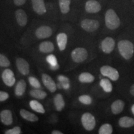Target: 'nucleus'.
<instances>
[{
    "mask_svg": "<svg viewBox=\"0 0 134 134\" xmlns=\"http://www.w3.org/2000/svg\"><path fill=\"white\" fill-rule=\"evenodd\" d=\"M118 50L121 56L125 60H130L134 53V45L128 40H122L118 42Z\"/></svg>",
    "mask_w": 134,
    "mask_h": 134,
    "instance_id": "nucleus-1",
    "label": "nucleus"
},
{
    "mask_svg": "<svg viewBox=\"0 0 134 134\" xmlns=\"http://www.w3.org/2000/svg\"><path fill=\"white\" fill-rule=\"evenodd\" d=\"M105 26L110 30L117 29L120 25V20L114 10L109 9L105 14Z\"/></svg>",
    "mask_w": 134,
    "mask_h": 134,
    "instance_id": "nucleus-2",
    "label": "nucleus"
},
{
    "mask_svg": "<svg viewBox=\"0 0 134 134\" xmlns=\"http://www.w3.org/2000/svg\"><path fill=\"white\" fill-rule=\"evenodd\" d=\"M81 123L85 129L91 131L96 126V119L91 113H86L81 116Z\"/></svg>",
    "mask_w": 134,
    "mask_h": 134,
    "instance_id": "nucleus-3",
    "label": "nucleus"
},
{
    "mask_svg": "<svg viewBox=\"0 0 134 134\" xmlns=\"http://www.w3.org/2000/svg\"><path fill=\"white\" fill-rule=\"evenodd\" d=\"M100 71L104 76L108 77L113 81H117L119 78V73L118 71L115 68L109 65L102 66L100 68Z\"/></svg>",
    "mask_w": 134,
    "mask_h": 134,
    "instance_id": "nucleus-4",
    "label": "nucleus"
},
{
    "mask_svg": "<svg viewBox=\"0 0 134 134\" xmlns=\"http://www.w3.org/2000/svg\"><path fill=\"white\" fill-rule=\"evenodd\" d=\"M88 53L85 48L82 47L76 48L72 51L71 58L76 63H81L88 58Z\"/></svg>",
    "mask_w": 134,
    "mask_h": 134,
    "instance_id": "nucleus-5",
    "label": "nucleus"
},
{
    "mask_svg": "<svg viewBox=\"0 0 134 134\" xmlns=\"http://www.w3.org/2000/svg\"><path fill=\"white\" fill-rule=\"evenodd\" d=\"M81 26L85 31L92 32L99 27V23L94 19H85L81 21Z\"/></svg>",
    "mask_w": 134,
    "mask_h": 134,
    "instance_id": "nucleus-6",
    "label": "nucleus"
},
{
    "mask_svg": "<svg viewBox=\"0 0 134 134\" xmlns=\"http://www.w3.org/2000/svg\"><path fill=\"white\" fill-rule=\"evenodd\" d=\"M2 79L6 86L11 87L15 84L16 78L13 71L10 69H5L2 73Z\"/></svg>",
    "mask_w": 134,
    "mask_h": 134,
    "instance_id": "nucleus-7",
    "label": "nucleus"
},
{
    "mask_svg": "<svg viewBox=\"0 0 134 134\" xmlns=\"http://www.w3.org/2000/svg\"><path fill=\"white\" fill-rule=\"evenodd\" d=\"M115 41L110 37H107L101 43V49L105 53H110L115 47Z\"/></svg>",
    "mask_w": 134,
    "mask_h": 134,
    "instance_id": "nucleus-8",
    "label": "nucleus"
},
{
    "mask_svg": "<svg viewBox=\"0 0 134 134\" xmlns=\"http://www.w3.org/2000/svg\"><path fill=\"white\" fill-rule=\"evenodd\" d=\"M52 35V29L49 26H41L36 31V36L39 39L48 38Z\"/></svg>",
    "mask_w": 134,
    "mask_h": 134,
    "instance_id": "nucleus-9",
    "label": "nucleus"
},
{
    "mask_svg": "<svg viewBox=\"0 0 134 134\" xmlns=\"http://www.w3.org/2000/svg\"><path fill=\"white\" fill-rule=\"evenodd\" d=\"M101 9V5L96 0H88L85 4V10L88 13H96Z\"/></svg>",
    "mask_w": 134,
    "mask_h": 134,
    "instance_id": "nucleus-10",
    "label": "nucleus"
},
{
    "mask_svg": "<svg viewBox=\"0 0 134 134\" xmlns=\"http://www.w3.org/2000/svg\"><path fill=\"white\" fill-rule=\"evenodd\" d=\"M16 66L22 75H27L29 73V65L26 60L23 58H18L16 60Z\"/></svg>",
    "mask_w": 134,
    "mask_h": 134,
    "instance_id": "nucleus-11",
    "label": "nucleus"
},
{
    "mask_svg": "<svg viewBox=\"0 0 134 134\" xmlns=\"http://www.w3.org/2000/svg\"><path fill=\"white\" fill-rule=\"evenodd\" d=\"M34 11L37 14L42 15L46 13L47 9L44 0H31Z\"/></svg>",
    "mask_w": 134,
    "mask_h": 134,
    "instance_id": "nucleus-12",
    "label": "nucleus"
},
{
    "mask_svg": "<svg viewBox=\"0 0 134 134\" xmlns=\"http://www.w3.org/2000/svg\"><path fill=\"white\" fill-rule=\"evenodd\" d=\"M42 80L44 86L48 89L51 93H54L57 90V85L52 78L47 74H43L42 76Z\"/></svg>",
    "mask_w": 134,
    "mask_h": 134,
    "instance_id": "nucleus-13",
    "label": "nucleus"
},
{
    "mask_svg": "<svg viewBox=\"0 0 134 134\" xmlns=\"http://www.w3.org/2000/svg\"><path fill=\"white\" fill-rule=\"evenodd\" d=\"M16 19L18 24L20 26L24 27L26 26L27 23V16L26 12L23 9H18L15 13Z\"/></svg>",
    "mask_w": 134,
    "mask_h": 134,
    "instance_id": "nucleus-14",
    "label": "nucleus"
},
{
    "mask_svg": "<svg viewBox=\"0 0 134 134\" xmlns=\"http://www.w3.org/2000/svg\"><path fill=\"white\" fill-rule=\"evenodd\" d=\"M0 118L3 124L10 125L12 124L13 119L12 113L9 110H4L0 113Z\"/></svg>",
    "mask_w": 134,
    "mask_h": 134,
    "instance_id": "nucleus-15",
    "label": "nucleus"
},
{
    "mask_svg": "<svg viewBox=\"0 0 134 134\" xmlns=\"http://www.w3.org/2000/svg\"><path fill=\"white\" fill-rule=\"evenodd\" d=\"M124 102L122 100L118 99L115 100L111 105V111L115 115L120 114L124 108Z\"/></svg>",
    "mask_w": 134,
    "mask_h": 134,
    "instance_id": "nucleus-16",
    "label": "nucleus"
},
{
    "mask_svg": "<svg viewBox=\"0 0 134 134\" xmlns=\"http://www.w3.org/2000/svg\"><path fill=\"white\" fill-rule=\"evenodd\" d=\"M68 37L65 33H60L57 36V42L60 51H63L66 48Z\"/></svg>",
    "mask_w": 134,
    "mask_h": 134,
    "instance_id": "nucleus-17",
    "label": "nucleus"
},
{
    "mask_svg": "<svg viewBox=\"0 0 134 134\" xmlns=\"http://www.w3.org/2000/svg\"><path fill=\"white\" fill-rule=\"evenodd\" d=\"M20 115L23 119L29 122H37L38 120V117L36 114L24 109L20 110Z\"/></svg>",
    "mask_w": 134,
    "mask_h": 134,
    "instance_id": "nucleus-18",
    "label": "nucleus"
},
{
    "mask_svg": "<svg viewBox=\"0 0 134 134\" xmlns=\"http://www.w3.org/2000/svg\"><path fill=\"white\" fill-rule=\"evenodd\" d=\"M39 50L42 53H51L54 50V45L50 41H44L39 45Z\"/></svg>",
    "mask_w": 134,
    "mask_h": 134,
    "instance_id": "nucleus-19",
    "label": "nucleus"
},
{
    "mask_svg": "<svg viewBox=\"0 0 134 134\" xmlns=\"http://www.w3.org/2000/svg\"><path fill=\"white\" fill-rule=\"evenodd\" d=\"M119 125L122 128H130L134 125V119L128 116L122 117L119 120Z\"/></svg>",
    "mask_w": 134,
    "mask_h": 134,
    "instance_id": "nucleus-20",
    "label": "nucleus"
},
{
    "mask_svg": "<svg viewBox=\"0 0 134 134\" xmlns=\"http://www.w3.org/2000/svg\"><path fill=\"white\" fill-rule=\"evenodd\" d=\"M53 102H54L55 108H56L57 111L60 112L63 109L65 104L64 99H63V97L61 94H56V96L54 97V99H53Z\"/></svg>",
    "mask_w": 134,
    "mask_h": 134,
    "instance_id": "nucleus-21",
    "label": "nucleus"
},
{
    "mask_svg": "<svg viewBox=\"0 0 134 134\" xmlns=\"http://www.w3.org/2000/svg\"><path fill=\"white\" fill-rule=\"evenodd\" d=\"M26 82L24 80H21L17 83L15 88V94L17 96H21L24 94L26 90Z\"/></svg>",
    "mask_w": 134,
    "mask_h": 134,
    "instance_id": "nucleus-22",
    "label": "nucleus"
},
{
    "mask_svg": "<svg viewBox=\"0 0 134 134\" xmlns=\"http://www.w3.org/2000/svg\"><path fill=\"white\" fill-rule=\"evenodd\" d=\"M29 105L31 108L34 111L37 112V113H41V114H44L46 113L44 108H43V105H42L39 102L36 100H32L30 101Z\"/></svg>",
    "mask_w": 134,
    "mask_h": 134,
    "instance_id": "nucleus-23",
    "label": "nucleus"
},
{
    "mask_svg": "<svg viewBox=\"0 0 134 134\" xmlns=\"http://www.w3.org/2000/svg\"><path fill=\"white\" fill-rule=\"evenodd\" d=\"M78 80L81 83H90L94 81V76L93 75H91V73H88V72H84V73L80 74Z\"/></svg>",
    "mask_w": 134,
    "mask_h": 134,
    "instance_id": "nucleus-24",
    "label": "nucleus"
},
{
    "mask_svg": "<svg viewBox=\"0 0 134 134\" xmlns=\"http://www.w3.org/2000/svg\"><path fill=\"white\" fill-rule=\"evenodd\" d=\"M58 81H59V84L58 86L59 88H62L65 90H68L70 87L69 79L68 78L63 75H59L57 78Z\"/></svg>",
    "mask_w": 134,
    "mask_h": 134,
    "instance_id": "nucleus-25",
    "label": "nucleus"
},
{
    "mask_svg": "<svg viewBox=\"0 0 134 134\" xmlns=\"http://www.w3.org/2000/svg\"><path fill=\"white\" fill-rule=\"evenodd\" d=\"M100 86L103 89V90L106 93H110L113 91V85L108 79L103 78L100 80Z\"/></svg>",
    "mask_w": 134,
    "mask_h": 134,
    "instance_id": "nucleus-26",
    "label": "nucleus"
},
{
    "mask_svg": "<svg viewBox=\"0 0 134 134\" xmlns=\"http://www.w3.org/2000/svg\"><path fill=\"white\" fill-rule=\"evenodd\" d=\"M30 95L34 98L38 99H43L47 96V94L46 93V92L36 89V90H31L30 91Z\"/></svg>",
    "mask_w": 134,
    "mask_h": 134,
    "instance_id": "nucleus-27",
    "label": "nucleus"
},
{
    "mask_svg": "<svg viewBox=\"0 0 134 134\" xmlns=\"http://www.w3.org/2000/svg\"><path fill=\"white\" fill-rule=\"evenodd\" d=\"M71 0H59L60 11L63 14H66L70 11V5Z\"/></svg>",
    "mask_w": 134,
    "mask_h": 134,
    "instance_id": "nucleus-28",
    "label": "nucleus"
},
{
    "mask_svg": "<svg viewBox=\"0 0 134 134\" xmlns=\"http://www.w3.org/2000/svg\"><path fill=\"white\" fill-rule=\"evenodd\" d=\"M113 132V126L109 124H104L100 127L98 133L99 134H111Z\"/></svg>",
    "mask_w": 134,
    "mask_h": 134,
    "instance_id": "nucleus-29",
    "label": "nucleus"
},
{
    "mask_svg": "<svg viewBox=\"0 0 134 134\" xmlns=\"http://www.w3.org/2000/svg\"><path fill=\"white\" fill-rule=\"evenodd\" d=\"M78 100L80 103L85 105H90L93 102L91 97L88 95H81L79 97Z\"/></svg>",
    "mask_w": 134,
    "mask_h": 134,
    "instance_id": "nucleus-30",
    "label": "nucleus"
},
{
    "mask_svg": "<svg viewBox=\"0 0 134 134\" xmlns=\"http://www.w3.org/2000/svg\"><path fill=\"white\" fill-rule=\"evenodd\" d=\"M46 60L48 63V64L50 65V66H56V65H58L57 59L56 57L53 54H50L49 55H48V56L47 57Z\"/></svg>",
    "mask_w": 134,
    "mask_h": 134,
    "instance_id": "nucleus-31",
    "label": "nucleus"
},
{
    "mask_svg": "<svg viewBox=\"0 0 134 134\" xmlns=\"http://www.w3.org/2000/svg\"><path fill=\"white\" fill-rule=\"evenodd\" d=\"M29 82L30 85L32 87H34V88L36 89L41 88V85L39 81L36 78H35V77L30 76L29 78Z\"/></svg>",
    "mask_w": 134,
    "mask_h": 134,
    "instance_id": "nucleus-32",
    "label": "nucleus"
},
{
    "mask_svg": "<svg viewBox=\"0 0 134 134\" xmlns=\"http://www.w3.org/2000/svg\"><path fill=\"white\" fill-rule=\"evenodd\" d=\"M10 65V62L6 56L0 53V66L8 67Z\"/></svg>",
    "mask_w": 134,
    "mask_h": 134,
    "instance_id": "nucleus-33",
    "label": "nucleus"
},
{
    "mask_svg": "<svg viewBox=\"0 0 134 134\" xmlns=\"http://www.w3.org/2000/svg\"><path fill=\"white\" fill-rule=\"evenodd\" d=\"M6 134H20L21 133V129L19 127H14L13 129L8 130L5 132Z\"/></svg>",
    "mask_w": 134,
    "mask_h": 134,
    "instance_id": "nucleus-34",
    "label": "nucleus"
},
{
    "mask_svg": "<svg viewBox=\"0 0 134 134\" xmlns=\"http://www.w3.org/2000/svg\"><path fill=\"white\" fill-rule=\"evenodd\" d=\"M9 98V94L6 92L0 91V102L4 101Z\"/></svg>",
    "mask_w": 134,
    "mask_h": 134,
    "instance_id": "nucleus-35",
    "label": "nucleus"
},
{
    "mask_svg": "<svg viewBox=\"0 0 134 134\" xmlns=\"http://www.w3.org/2000/svg\"><path fill=\"white\" fill-rule=\"evenodd\" d=\"M13 1L16 6H19L24 4L26 2V0H13Z\"/></svg>",
    "mask_w": 134,
    "mask_h": 134,
    "instance_id": "nucleus-36",
    "label": "nucleus"
},
{
    "mask_svg": "<svg viewBox=\"0 0 134 134\" xmlns=\"http://www.w3.org/2000/svg\"><path fill=\"white\" fill-rule=\"evenodd\" d=\"M130 93L131 94L132 96H134V84L132 85L130 89Z\"/></svg>",
    "mask_w": 134,
    "mask_h": 134,
    "instance_id": "nucleus-37",
    "label": "nucleus"
},
{
    "mask_svg": "<svg viewBox=\"0 0 134 134\" xmlns=\"http://www.w3.org/2000/svg\"><path fill=\"white\" fill-rule=\"evenodd\" d=\"M59 68V65H56V66H50V68L52 70H56L58 69Z\"/></svg>",
    "mask_w": 134,
    "mask_h": 134,
    "instance_id": "nucleus-38",
    "label": "nucleus"
},
{
    "mask_svg": "<svg viewBox=\"0 0 134 134\" xmlns=\"http://www.w3.org/2000/svg\"><path fill=\"white\" fill-rule=\"evenodd\" d=\"M52 134H63L62 132L59 131V130H53V131L52 132Z\"/></svg>",
    "mask_w": 134,
    "mask_h": 134,
    "instance_id": "nucleus-39",
    "label": "nucleus"
},
{
    "mask_svg": "<svg viewBox=\"0 0 134 134\" xmlns=\"http://www.w3.org/2000/svg\"><path fill=\"white\" fill-rule=\"evenodd\" d=\"M131 110H132V113L134 115V104L132 105V108H131Z\"/></svg>",
    "mask_w": 134,
    "mask_h": 134,
    "instance_id": "nucleus-40",
    "label": "nucleus"
}]
</instances>
